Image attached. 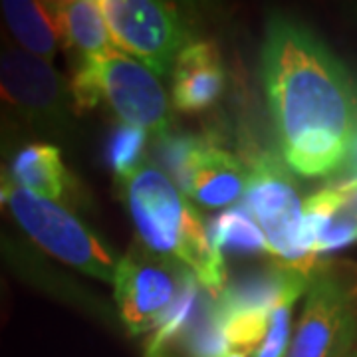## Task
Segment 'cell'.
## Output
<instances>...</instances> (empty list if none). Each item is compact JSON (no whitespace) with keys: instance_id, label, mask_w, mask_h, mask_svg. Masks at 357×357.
<instances>
[{"instance_id":"d4e9b609","label":"cell","mask_w":357,"mask_h":357,"mask_svg":"<svg viewBox=\"0 0 357 357\" xmlns=\"http://www.w3.org/2000/svg\"><path fill=\"white\" fill-rule=\"evenodd\" d=\"M6 298V286H4V282L0 280V302Z\"/></svg>"},{"instance_id":"d6986e66","label":"cell","mask_w":357,"mask_h":357,"mask_svg":"<svg viewBox=\"0 0 357 357\" xmlns=\"http://www.w3.org/2000/svg\"><path fill=\"white\" fill-rule=\"evenodd\" d=\"M206 141L208 139L199 137V135L181 133V131H173V129L161 137H155L153 149H151L153 159L157 161V165H161L167 177L173 183H177L178 191L183 195L189 187L195 159L206 145Z\"/></svg>"},{"instance_id":"2e32d148","label":"cell","mask_w":357,"mask_h":357,"mask_svg":"<svg viewBox=\"0 0 357 357\" xmlns=\"http://www.w3.org/2000/svg\"><path fill=\"white\" fill-rule=\"evenodd\" d=\"M203 292L201 282L197 280V276L191 270L187 272L181 292L177 300L173 302V306L167 310V314L157 324L153 332L149 333L145 347H143V356L145 357H173L177 349L178 342L183 337V333L187 330L192 314L197 310L199 298Z\"/></svg>"},{"instance_id":"e0dca14e","label":"cell","mask_w":357,"mask_h":357,"mask_svg":"<svg viewBox=\"0 0 357 357\" xmlns=\"http://www.w3.org/2000/svg\"><path fill=\"white\" fill-rule=\"evenodd\" d=\"M229 349L217 300L203 288L197 310L173 357H227Z\"/></svg>"},{"instance_id":"6da1fadb","label":"cell","mask_w":357,"mask_h":357,"mask_svg":"<svg viewBox=\"0 0 357 357\" xmlns=\"http://www.w3.org/2000/svg\"><path fill=\"white\" fill-rule=\"evenodd\" d=\"M280 157L302 177L342 171L357 137V88L306 26L274 16L260 58Z\"/></svg>"},{"instance_id":"ac0fdd59","label":"cell","mask_w":357,"mask_h":357,"mask_svg":"<svg viewBox=\"0 0 357 357\" xmlns=\"http://www.w3.org/2000/svg\"><path fill=\"white\" fill-rule=\"evenodd\" d=\"M206 230L218 250L234 255H270L266 236L244 206H234L218 213L206 222Z\"/></svg>"},{"instance_id":"277c9868","label":"cell","mask_w":357,"mask_h":357,"mask_svg":"<svg viewBox=\"0 0 357 357\" xmlns=\"http://www.w3.org/2000/svg\"><path fill=\"white\" fill-rule=\"evenodd\" d=\"M357 342V264L321 260L286 357H344Z\"/></svg>"},{"instance_id":"52a82bcc","label":"cell","mask_w":357,"mask_h":357,"mask_svg":"<svg viewBox=\"0 0 357 357\" xmlns=\"http://www.w3.org/2000/svg\"><path fill=\"white\" fill-rule=\"evenodd\" d=\"M117 50L129 52L155 76H167L178 54L192 44V24L185 13L157 0H100Z\"/></svg>"},{"instance_id":"7402d4cb","label":"cell","mask_w":357,"mask_h":357,"mask_svg":"<svg viewBox=\"0 0 357 357\" xmlns=\"http://www.w3.org/2000/svg\"><path fill=\"white\" fill-rule=\"evenodd\" d=\"M30 137L32 135L0 105V157L10 161L20 147L30 143Z\"/></svg>"},{"instance_id":"9c48e42d","label":"cell","mask_w":357,"mask_h":357,"mask_svg":"<svg viewBox=\"0 0 357 357\" xmlns=\"http://www.w3.org/2000/svg\"><path fill=\"white\" fill-rule=\"evenodd\" d=\"M96 70L102 100L121 123L141 128L153 139L171 131V105L153 72L121 52L96 58Z\"/></svg>"},{"instance_id":"ba28073f","label":"cell","mask_w":357,"mask_h":357,"mask_svg":"<svg viewBox=\"0 0 357 357\" xmlns=\"http://www.w3.org/2000/svg\"><path fill=\"white\" fill-rule=\"evenodd\" d=\"M187 268L135 243L121 256L114 276L115 304L131 335L151 333L177 300Z\"/></svg>"},{"instance_id":"603a6c76","label":"cell","mask_w":357,"mask_h":357,"mask_svg":"<svg viewBox=\"0 0 357 357\" xmlns=\"http://www.w3.org/2000/svg\"><path fill=\"white\" fill-rule=\"evenodd\" d=\"M342 171H345V178H357V137L356 143H354V147H351V151H349V157H347V161H345V165Z\"/></svg>"},{"instance_id":"44dd1931","label":"cell","mask_w":357,"mask_h":357,"mask_svg":"<svg viewBox=\"0 0 357 357\" xmlns=\"http://www.w3.org/2000/svg\"><path fill=\"white\" fill-rule=\"evenodd\" d=\"M294 304H282L270 314L266 337L255 349L252 357H286L292 342Z\"/></svg>"},{"instance_id":"ffe728a7","label":"cell","mask_w":357,"mask_h":357,"mask_svg":"<svg viewBox=\"0 0 357 357\" xmlns=\"http://www.w3.org/2000/svg\"><path fill=\"white\" fill-rule=\"evenodd\" d=\"M145 143L147 131L129 123H117L103 145V161L115 173L117 181L133 175L145 161Z\"/></svg>"},{"instance_id":"30bf717a","label":"cell","mask_w":357,"mask_h":357,"mask_svg":"<svg viewBox=\"0 0 357 357\" xmlns=\"http://www.w3.org/2000/svg\"><path fill=\"white\" fill-rule=\"evenodd\" d=\"M10 175L16 187L60 204L68 211H86L91 199L84 183L66 167L56 143L30 141L10 159Z\"/></svg>"},{"instance_id":"484cf974","label":"cell","mask_w":357,"mask_h":357,"mask_svg":"<svg viewBox=\"0 0 357 357\" xmlns=\"http://www.w3.org/2000/svg\"><path fill=\"white\" fill-rule=\"evenodd\" d=\"M344 357H357V342H356V345H354V347H351V349H349V351H347Z\"/></svg>"},{"instance_id":"9a60e30c","label":"cell","mask_w":357,"mask_h":357,"mask_svg":"<svg viewBox=\"0 0 357 357\" xmlns=\"http://www.w3.org/2000/svg\"><path fill=\"white\" fill-rule=\"evenodd\" d=\"M0 14L8 32L26 52L52 62L62 48L56 2L4 0L0 2Z\"/></svg>"},{"instance_id":"5bb4252c","label":"cell","mask_w":357,"mask_h":357,"mask_svg":"<svg viewBox=\"0 0 357 357\" xmlns=\"http://www.w3.org/2000/svg\"><path fill=\"white\" fill-rule=\"evenodd\" d=\"M56 13L62 30V48L70 54L72 62L105 58L119 52L105 24L100 2L64 0L56 2Z\"/></svg>"},{"instance_id":"3957f363","label":"cell","mask_w":357,"mask_h":357,"mask_svg":"<svg viewBox=\"0 0 357 357\" xmlns=\"http://www.w3.org/2000/svg\"><path fill=\"white\" fill-rule=\"evenodd\" d=\"M0 105L32 137L70 143L76 135L70 86L38 56L0 42Z\"/></svg>"},{"instance_id":"4316f807","label":"cell","mask_w":357,"mask_h":357,"mask_svg":"<svg viewBox=\"0 0 357 357\" xmlns=\"http://www.w3.org/2000/svg\"><path fill=\"white\" fill-rule=\"evenodd\" d=\"M227 357H246V354H241V351H232V354H229Z\"/></svg>"},{"instance_id":"5b68a950","label":"cell","mask_w":357,"mask_h":357,"mask_svg":"<svg viewBox=\"0 0 357 357\" xmlns=\"http://www.w3.org/2000/svg\"><path fill=\"white\" fill-rule=\"evenodd\" d=\"M246 171L243 206L264 232L270 255L288 266L314 272L321 258L304 246V203L284 159L262 151L250 157Z\"/></svg>"},{"instance_id":"7a4b0ae2","label":"cell","mask_w":357,"mask_h":357,"mask_svg":"<svg viewBox=\"0 0 357 357\" xmlns=\"http://www.w3.org/2000/svg\"><path fill=\"white\" fill-rule=\"evenodd\" d=\"M117 183L139 243L191 270L204 290L217 298L229 282L227 264L189 199L151 163H143L133 175Z\"/></svg>"},{"instance_id":"7c38bea8","label":"cell","mask_w":357,"mask_h":357,"mask_svg":"<svg viewBox=\"0 0 357 357\" xmlns=\"http://www.w3.org/2000/svg\"><path fill=\"white\" fill-rule=\"evenodd\" d=\"M225 66L215 42L197 40L178 54L173 70V105L183 114L213 107L225 91Z\"/></svg>"},{"instance_id":"8992f818","label":"cell","mask_w":357,"mask_h":357,"mask_svg":"<svg viewBox=\"0 0 357 357\" xmlns=\"http://www.w3.org/2000/svg\"><path fill=\"white\" fill-rule=\"evenodd\" d=\"M8 208L26 236L44 252L91 278L114 284L121 256L72 211L20 187L10 192Z\"/></svg>"},{"instance_id":"8fae6325","label":"cell","mask_w":357,"mask_h":357,"mask_svg":"<svg viewBox=\"0 0 357 357\" xmlns=\"http://www.w3.org/2000/svg\"><path fill=\"white\" fill-rule=\"evenodd\" d=\"M310 278L312 272L288 266L280 260L246 270L229 278L225 290L215 298L218 312L222 316L243 312L272 314L282 304H296L300 296H306Z\"/></svg>"},{"instance_id":"cb8c5ba5","label":"cell","mask_w":357,"mask_h":357,"mask_svg":"<svg viewBox=\"0 0 357 357\" xmlns=\"http://www.w3.org/2000/svg\"><path fill=\"white\" fill-rule=\"evenodd\" d=\"M14 187H16V185L8 187V185H2V183H0V213L4 211V206H8V197H10V192H13Z\"/></svg>"},{"instance_id":"4fadbf2b","label":"cell","mask_w":357,"mask_h":357,"mask_svg":"<svg viewBox=\"0 0 357 357\" xmlns=\"http://www.w3.org/2000/svg\"><path fill=\"white\" fill-rule=\"evenodd\" d=\"M248 171L241 159L206 141L192 165L185 197L208 208L232 204L246 191Z\"/></svg>"}]
</instances>
